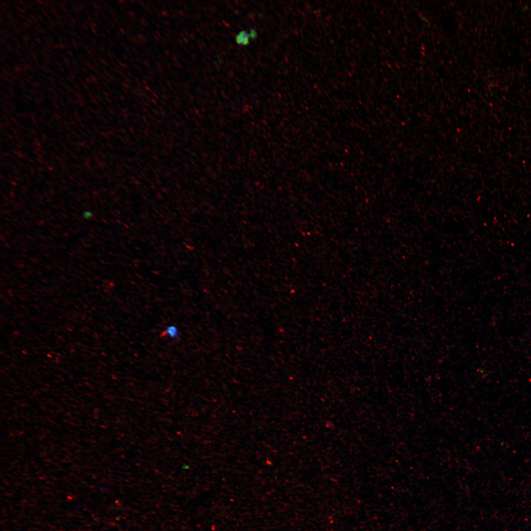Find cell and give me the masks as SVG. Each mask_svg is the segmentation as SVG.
Instances as JSON below:
<instances>
[{"mask_svg": "<svg viewBox=\"0 0 531 531\" xmlns=\"http://www.w3.org/2000/svg\"><path fill=\"white\" fill-rule=\"evenodd\" d=\"M235 39L237 44L246 46L249 44L250 39L248 32L245 30H241L236 34Z\"/></svg>", "mask_w": 531, "mask_h": 531, "instance_id": "obj_1", "label": "cell"}, {"mask_svg": "<svg viewBox=\"0 0 531 531\" xmlns=\"http://www.w3.org/2000/svg\"><path fill=\"white\" fill-rule=\"evenodd\" d=\"M165 333L166 335L172 339H177L179 336L178 329L174 324L168 325L165 330Z\"/></svg>", "mask_w": 531, "mask_h": 531, "instance_id": "obj_2", "label": "cell"}, {"mask_svg": "<svg viewBox=\"0 0 531 531\" xmlns=\"http://www.w3.org/2000/svg\"><path fill=\"white\" fill-rule=\"evenodd\" d=\"M250 39H255L257 37V32L254 29H251L248 32Z\"/></svg>", "mask_w": 531, "mask_h": 531, "instance_id": "obj_3", "label": "cell"}, {"mask_svg": "<svg viewBox=\"0 0 531 531\" xmlns=\"http://www.w3.org/2000/svg\"><path fill=\"white\" fill-rule=\"evenodd\" d=\"M84 217H86V218H88V217H91V213H90V212H88V211H87V212H85L84 213Z\"/></svg>", "mask_w": 531, "mask_h": 531, "instance_id": "obj_4", "label": "cell"}]
</instances>
